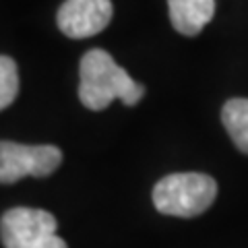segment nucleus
Masks as SVG:
<instances>
[{
	"instance_id": "obj_2",
	"label": "nucleus",
	"mask_w": 248,
	"mask_h": 248,
	"mask_svg": "<svg viewBox=\"0 0 248 248\" xmlns=\"http://www.w3.org/2000/svg\"><path fill=\"white\" fill-rule=\"evenodd\" d=\"M217 182L199 172L170 174L155 184L153 205L159 213L174 217H197L213 205Z\"/></svg>"
},
{
	"instance_id": "obj_7",
	"label": "nucleus",
	"mask_w": 248,
	"mask_h": 248,
	"mask_svg": "<svg viewBox=\"0 0 248 248\" xmlns=\"http://www.w3.org/2000/svg\"><path fill=\"white\" fill-rule=\"evenodd\" d=\"M221 122L226 126L236 149L248 153V99L234 97L221 110Z\"/></svg>"
},
{
	"instance_id": "obj_6",
	"label": "nucleus",
	"mask_w": 248,
	"mask_h": 248,
	"mask_svg": "<svg viewBox=\"0 0 248 248\" xmlns=\"http://www.w3.org/2000/svg\"><path fill=\"white\" fill-rule=\"evenodd\" d=\"M170 21L182 35H199L215 15V0H168Z\"/></svg>"
},
{
	"instance_id": "obj_5",
	"label": "nucleus",
	"mask_w": 248,
	"mask_h": 248,
	"mask_svg": "<svg viewBox=\"0 0 248 248\" xmlns=\"http://www.w3.org/2000/svg\"><path fill=\"white\" fill-rule=\"evenodd\" d=\"M112 13L110 0H66L58 9L56 23L66 37L85 40L110 25Z\"/></svg>"
},
{
	"instance_id": "obj_1",
	"label": "nucleus",
	"mask_w": 248,
	"mask_h": 248,
	"mask_svg": "<svg viewBox=\"0 0 248 248\" xmlns=\"http://www.w3.org/2000/svg\"><path fill=\"white\" fill-rule=\"evenodd\" d=\"M79 99L93 112L106 110L114 99L135 106L143 99L145 87L139 85L106 50L93 48L81 58Z\"/></svg>"
},
{
	"instance_id": "obj_9",
	"label": "nucleus",
	"mask_w": 248,
	"mask_h": 248,
	"mask_svg": "<svg viewBox=\"0 0 248 248\" xmlns=\"http://www.w3.org/2000/svg\"><path fill=\"white\" fill-rule=\"evenodd\" d=\"M33 248H68V246H66L64 240H62V238L56 234V236H52V238H48V240H44L42 244H37V246H33Z\"/></svg>"
},
{
	"instance_id": "obj_4",
	"label": "nucleus",
	"mask_w": 248,
	"mask_h": 248,
	"mask_svg": "<svg viewBox=\"0 0 248 248\" xmlns=\"http://www.w3.org/2000/svg\"><path fill=\"white\" fill-rule=\"evenodd\" d=\"M58 221L44 209L15 207L0 217V240L4 248H33L56 236Z\"/></svg>"
},
{
	"instance_id": "obj_3",
	"label": "nucleus",
	"mask_w": 248,
	"mask_h": 248,
	"mask_svg": "<svg viewBox=\"0 0 248 248\" xmlns=\"http://www.w3.org/2000/svg\"><path fill=\"white\" fill-rule=\"evenodd\" d=\"M62 153L54 145H19L0 141V184H13L25 176L44 178L60 166Z\"/></svg>"
},
{
	"instance_id": "obj_8",
	"label": "nucleus",
	"mask_w": 248,
	"mask_h": 248,
	"mask_svg": "<svg viewBox=\"0 0 248 248\" xmlns=\"http://www.w3.org/2000/svg\"><path fill=\"white\" fill-rule=\"evenodd\" d=\"M19 93V71L15 60L0 56V112L9 108Z\"/></svg>"
}]
</instances>
